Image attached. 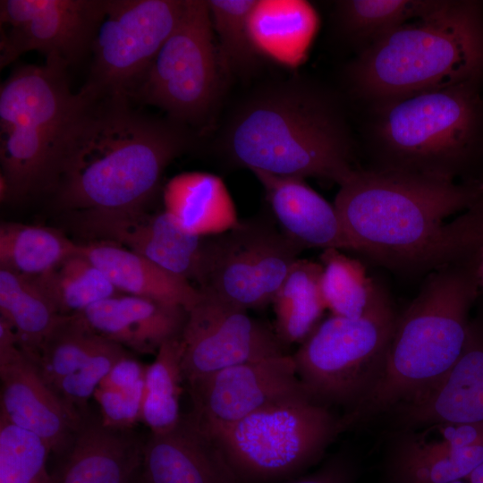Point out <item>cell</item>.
<instances>
[{
	"label": "cell",
	"mask_w": 483,
	"mask_h": 483,
	"mask_svg": "<svg viewBox=\"0 0 483 483\" xmlns=\"http://www.w3.org/2000/svg\"><path fill=\"white\" fill-rule=\"evenodd\" d=\"M334 206L354 252L398 273L428 274L483 248V178L356 168Z\"/></svg>",
	"instance_id": "obj_1"
},
{
	"label": "cell",
	"mask_w": 483,
	"mask_h": 483,
	"mask_svg": "<svg viewBox=\"0 0 483 483\" xmlns=\"http://www.w3.org/2000/svg\"><path fill=\"white\" fill-rule=\"evenodd\" d=\"M125 94L81 88L57 140L52 205L62 212L143 207L191 145L187 126L148 114Z\"/></svg>",
	"instance_id": "obj_2"
},
{
	"label": "cell",
	"mask_w": 483,
	"mask_h": 483,
	"mask_svg": "<svg viewBox=\"0 0 483 483\" xmlns=\"http://www.w3.org/2000/svg\"><path fill=\"white\" fill-rule=\"evenodd\" d=\"M218 147L229 162L250 171L339 186L356 169L342 106L327 89L301 78L251 92L231 114Z\"/></svg>",
	"instance_id": "obj_3"
},
{
	"label": "cell",
	"mask_w": 483,
	"mask_h": 483,
	"mask_svg": "<svg viewBox=\"0 0 483 483\" xmlns=\"http://www.w3.org/2000/svg\"><path fill=\"white\" fill-rule=\"evenodd\" d=\"M373 106L483 77V2L441 0L432 13L359 52L344 71Z\"/></svg>",
	"instance_id": "obj_4"
},
{
	"label": "cell",
	"mask_w": 483,
	"mask_h": 483,
	"mask_svg": "<svg viewBox=\"0 0 483 483\" xmlns=\"http://www.w3.org/2000/svg\"><path fill=\"white\" fill-rule=\"evenodd\" d=\"M480 250L427 275L416 297L397 316L378 383L347 421L418 397L453 368L480 295Z\"/></svg>",
	"instance_id": "obj_5"
},
{
	"label": "cell",
	"mask_w": 483,
	"mask_h": 483,
	"mask_svg": "<svg viewBox=\"0 0 483 483\" xmlns=\"http://www.w3.org/2000/svg\"><path fill=\"white\" fill-rule=\"evenodd\" d=\"M478 81L373 106L370 168L457 181L481 153L483 102Z\"/></svg>",
	"instance_id": "obj_6"
},
{
	"label": "cell",
	"mask_w": 483,
	"mask_h": 483,
	"mask_svg": "<svg viewBox=\"0 0 483 483\" xmlns=\"http://www.w3.org/2000/svg\"><path fill=\"white\" fill-rule=\"evenodd\" d=\"M64 64H22L0 88V175L8 201L48 196L60 133L74 106Z\"/></svg>",
	"instance_id": "obj_7"
},
{
	"label": "cell",
	"mask_w": 483,
	"mask_h": 483,
	"mask_svg": "<svg viewBox=\"0 0 483 483\" xmlns=\"http://www.w3.org/2000/svg\"><path fill=\"white\" fill-rule=\"evenodd\" d=\"M343 427L327 406L303 392L203 436L236 483H275L317 462Z\"/></svg>",
	"instance_id": "obj_8"
},
{
	"label": "cell",
	"mask_w": 483,
	"mask_h": 483,
	"mask_svg": "<svg viewBox=\"0 0 483 483\" xmlns=\"http://www.w3.org/2000/svg\"><path fill=\"white\" fill-rule=\"evenodd\" d=\"M396 318L380 284L361 317L332 315L320 322L292 355L309 394L327 407L346 405L355 411L382 376Z\"/></svg>",
	"instance_id": "obj_9"
},
{
	"label": "cell",
	"mask_w": 483,
	"mask_h": 483,
	"mask_svg": "<svg viewBox=\"0 0 483 483\" xmlns=\"http://www.w3.org/2000/svg\"><path fill=\"white\" fill-rule=\"evenodd\" d=\"M223 75L208 2L185 0L177 26L130 98L184 126L198 125L216 106Z\"/></svg>",
	"instance_id": "obj_10"
},
{
	"label": "cell",
	"mask_w": 483,
	"mask_h": 483,
	"mask_svg": "<svg viewBox=\"0 0 483 483\" xmlns=\"http://www.w3.org/2000/svg\"><path fill=\"white\" fill-rule=\"evenodd\" d=\"M302 248L262 219L210 236L198 289L245 309L273 299Z\"/></svg>",
	"instance_id": "obj_11"
},
{
	"label": "cell",
	"mask_w": 483,
	"mask_h": 483,
	"mask_svg": "<svg viewBox=\"0 0 483 483\" xmlns=\"http://www.w3.org/2000/svg\"><path fill=\"white\" fill-rule=\"evenodd\" d=\"M185 0H106L83 88L130 97L177 26Z\"/></svg>",
	"instance_id": "obj_12"
},
{
	"label": "cell",
	"mask_w": 483,
	"mask_h": 483,
	"mask_svg": "<svg viewBox=\"0 0 483 483\" xmlns=\"http://www.w3.org/2000/svg\"><path fill=\"white\" fill-rule=\"evenodd\" d=\"M106 0H1L0 67L29 51L67 68L90 53Z\"/></svg>",
	"instance_id": "obj_13"
},
{
	"label": "cell",
	"mask_w": 483,
	"mask_h": 483,
	"mask_svg": "<svg viewBox=\"0 0 483 483\" xmlns=\"http://www.w3.org/2000/svg\"><path fill=\"white\" fill-rule=\"evenodd\" d=\"M199 292L182 335V369L187 386L233 365L286 354V345L275 330L247 309Z\"/></svg>",
	"instance_id": "obj_14"
},
{
	"label": "cell",
	"mask_w": 483,
	"mask_h": 483,
	"mask_svg": "<svg viewBox=\"0 0 483 483\" xmlns=\"http://www.w3.org/2000/svg\"><path fill=\"white\" fill-rule=\"evenodd\" d=\"M69 225L88 242H108L139 254L190 283L199 284L208 237L186 232L165 210L88 209L66 213Z\"/></svg>",
	"instance_id": "obj_15"
},
{
	"label": "cell",
	"mask_w": 483,
	"mask_h": 483,
	"mask_svg": "<svg viewBox=\"0 0 483 483\" xmlns=\"http://www.w3.org/2000/svg\"><path fill=\"white\" fill-rule=\"evenodd\" d=\"M192 411L185 419L206 436L268 405L307 392L292 355L233 365L188 386Z\"/></svg>",
	"instance_id": "obj_16"
},
{
	"label": "cell",
	"mask_w": 483,
	"mask_h": 483,
	"mask_svg": "<svg viewBox=\"0 0 483 483\" xmlns=\"http://www.w3.org/2000/svg\"><path fill=\"white\" fill-rule=\"evenodd\" d=\"M479 305L453 368L436 386L399 405L408 426L483 425V300Z\"/></svg>",
	"instance_id": "obj_17"
},
{
	"label": "cell",
	"mask_w": 483,
	"mask_h": 483,
	"mask_svg": "<svg viewBox=\"0 0 483 483\" xmlns=\"http://www.w3.org/2000/svg\"><path fill=\"white\" fill-rule=\"evenodd\" d=\"M0 417L38 436L51 452L72 445L83 419L46 384L21 349L0 361Z\"/></svg>",
	"instance_id": "obj_18"
},
{
	"label": "cell",
	"mask_w": 483,
	"mask_h": 483,
	"mask_svg": "<svg viewBox=\"0 0 483 483\" xmlns=\"http://www.w3.org/2000/svg\"><path fill=\"white\" fill-rule=\"evenodd\" d=\"M80 314L101 336L140 353H157L163 343L182 336L188 310L180 305L120 293Z\"/></svg>",
	"instance_id": "obj_19"
},
{
	"label": "cell",
	"mask_w": 483,
	"mask_h": 483,
	"mask_svg": "<svg viewBox=\"0 0 483 483\" xmlns=\"http://www.w3.org/2000/svg\"><path fill=\"white\" fill-rule=\"evenodd\" d=\"M265 190L282 232L302 249L354 251L334 204L302 178L251 171Z\"/></svg>",
	"instance_id": "obj_20"
},
{
	"label": "cell",
	"mask_w": 483,
	"mask_h": 483,
	"mask_svg": "<svg viewBox=\"0 0 483 483\" xmlns=\"http://www.w3.org/2000/svg\"><path fill=\"white\" fill-rule=\"evenodd\" d=\"M141 474L147 483H236L212 442L185 419L144 444Z\"/></svg>",
	"instance_id": "obj_21"
},
{
	"label": "cell",
	"mask_w": 483,
	"mask_h": 483,
	"mask_svg": "<svg viewBox=\"0 0 483 483\" xmlns=\"http://www.w3.org/2000/svg\"><path fill=\"white\" fill-rule=\"evenodd\" d=\"M55 483H134L144 444L130 430L83 419Z\"/></svg>",
	"instance_id": "obj_22"
},
{
	"label": "cell",
	"mask_w": 483,
	"mask_h": 483,
	"mask_svg": "<svg viewBox=\"0 0 483 483\" xmlns=\"http://www.w3.org/2000/svg\"><path fill=\"white\" fill-rule=\"evenodd\" d=\"M79 252L120 292L180 305L187 310L200 297L198 287L186 279L119 244L87 242L79 243Z\"/></svg>",
	"instance_id": "obj_23"
},
{
	"label": "cell",
	"mask_w": 483,
	"mask_h": 483,
	"mask_svg": "<svg viewBox=\"0 0 483 483\" xmlns=\"http://www.w3.org/2000/svg\"><path fill=\"white\" fill-rule=\"evenodd\" d=\"M165 211L186 232L203 237L224 233L240 221L233 200L218 176L203 172L177 174L163 191Z\"/></svg>",
	"instance_id": "obj_24"
},
{
	"label": "cell",
	"mask_w": 483,
	"mask_h": 483,
	"mask_svg": "<svg viewBox=\"0 0 483 483\" xmlns=\"http://www.w3.org/2000/svg\"><path fill=\"white\" fill-rule=\"evenodd\" d=\"M0 317L22 352L37 365L41 345L62 317L31 277L0 268Z\"/></svg>",
	"instance_id": "obj_25"
},
{
	"label": "cell",
	"mask_w": 483,
	"mask_h": 483,
	"mask_svg": "<svg viewBox=\"0 0 483 483\" xmlns=\"http://www.w3.org/2000/svg\"><path fill=\"white\" fill-rule=\"evenodd\" d=\"M322 265L298 258L274 299L275 332L284 345L302 343L326 309L321 289Z\"/></svg>",
	"instance_id": "obj_26"
},
{
	"label": "cell",
	"mask_w": 483,
	"mask_h": 483,
	"mask_svg": "<svg viewBox=\"0 0 483 483\" xmlns=\"http://www.w3.org/2000/svg\"><path fill=\"white\" fill-rule=\"evenodd\" d=\"M441 0H341L334 18L339 32L360 51L394 30L425 17Z\"/></svg>",
	"instance_id": "obj_27"
},
{
	"label": "cell",
	"mask_w": 483,
	"mask_h": 483,
	"mask_svg": "<svg viewBox=\"0 0 483 483\" xmlns=\"http://www.w3.org/2000/svg\"><path fill=\"white\" fill-rule=\"evenodd\" d=\"M396 444L394 465L403 483H449L466 478L483 462V445L457 449L441 440L425 441L411 436Z\"/></svg>",
	"instance_id": "obj_28"
},
{
	"label": "cell",
	"mask_w": 483,
	"mask_h": 483,
	"mask_svg": "<svg viewBox=\"0 0 483 483\" xmlns=\"http://www.w3.org/2000/svg\"><path fill=\"white\" fill-rule=\"evenodd\" d=\"M79 243L62 231L21 223L0 225V268L25 276L40 275L77 253Z\"/></svg>",
	"instance_id": "obj_29"
},
{
	"label": "cell",
	"mask_w": 483,
	"mask_h": 483,
	"mask_svg": "<svg viewBox=\"0 0 483 483\" xmlns=\"http://www.w3.org/2000/svg\"><path fill=\"white\" fill-rule=\"evenodd\" d=\"M31 278L62 316L80 313L98 301L121 293L79 250L49 271Z\"/></svg>",
	"instance_id": "obj_30"
},
{
	"label": "cell",
	"mask_w": 483,
	"mask_h": 483,
	"mask_svg": "<svg viewBox=\"0 0 483 483\" xmlns=\"http://www.w3.org/2000/svg\"><path fill=\"white\" fill-rule=\"evenodd\" d=\"M182 336L163 343L147 366L141 421L152 434L173 430L182 419L180 396L184 381Z\"/></svg>",
	"instance_id": "obj_31"
},
{
	"label": "cell",
	"mask_w": 483,
	"mask_h": 483,
	"mask_svg": "<svg viewBox=\"0 0 483 483\" xmlns=\"http://www.w3.org/2000/svg\"><path fill=\"white\" fill-rule=\"evenodd\" d=\"M220 64L225 75L251 71L258 58L252 32L257 0H208Z\"/></svg>",
	"instance_id": "obj_32"
},
{
	"label": "cell",
	"mask_w": 483,
	"mask_h": 483,
	"mask_svg": "<svg viewBox=\"0 0 483 483\" xmlns=\"http://www.w3.org/2000/svg\"><path fill=\"white\" fill-rule=\"evenodd\" d=\"M320 289L326 309L333 315L357 318L376 298L380 284L368 275L365 266L336 249L320 255Z\"/></svg>",
	"instance_id": "obj_33"
},
{
	"label": "cell",
	"mask_w": 483,
	"mask_h": 483,
	"mask_svg": "<svg viewBox=\"0 0 483 483\" xmlns=\"http://www.w3.org/2000/svg\"><path fill=\"white\" fill-rule=\"evenodd\" d=\"M106 340L80 313L62 316L45 338L36 366L53 390L62 378L79 369Z\"/></svg>",
	"instance_id": "obj_34"
},
{
	"label": "cell",
	"mask_w": 483,
	"mask_h": 483,
	"mask_svg": "<svg viewBox=\"0 0 483 483\" xmlns=\"http://www.w3.org/2000/svg\"><path fill=\"white\" fill-rule=\"evenodd\" d=\"M50 452L38 436L0 417V483H55L47 470Z\"/></svg>",
	"instance_id": "obj_35"
},
{
	"label": "cell",
	"mask_w": 483,
	"mask_h": 483,
	"mask_svg": "<svg viewBox=\"0 0 483 483\" xmlns=\"http://www.w3.org/2000/svg\"><path fill=\"white\" fill-rule=\"evenodd\" d=\"M126 354L123 346L106 339L79 369L62 378L53 391L71 411L84 419L89 397L94 395L114 364Z\"/></svg>",
	"instance_id": "obj_36"
},
{
	"label": "cell",
	"mask_w": 483,
	"mask_h": 483,
	"mask_svg": "<svg viewBox=\"0 0 483 483\" xmlns=\"http://www.w3.org/2000/svg\"><path fill=\"white\" fill-rule=\"evenodd\" d=\"M145 379L127 390L98 386L94 397L99 404L102 424L111 429L130 430L141 421Z\"/></svg>",
	"instance_id": "obj_37"
},
{
	"label": "cell",
	"mask_w": 483,
	"mask_h": 483,
	"mask_svg": "<svg viewBox=\"0 0 483 483\" xmlns=\"http://www.w3.org/2000/svg\"><path fill=\"white\" fill-rule=\"evenodd\" d=\"M147 366L129 353L118 360L98 386L115 390H127L145 379Z\"/></svg>",
	"instance_id": "obj_38"
},
{
	"label": "cell",
	"mask_w": 483,
	"mask_h": 483,
	"mask_svg": "<svg viewBox=\"0 0 483 483\" xmlns=\"http://www.w3.org/2000/svg\"><path fill=\"white\" fill-rule=\"evenodd\" d=\"M439 428L441 441L453 448L483 445V425L481 424H443Z\"/></svg>",
	"instance_id": "obj_39"
},
{
	"label": "cell",
	"mask_w": 483,
	"mask_h": 483,
	"mask_svg": "<svg viewBox=\"0 0 483 483\" xmlns=\"http://www.w3.org/2000/svg\"><path fill=\"white\" fill-rule=\"evenodd\" d=\"M352 470L349 462L337 457L328 462L315 473L292 479L285 483H351Z\"/></svg>",
	"instance_id": "obj_40"
},
{
	"label": "cell",
	"mask_w": 483,
	"mask_h": 483,
	"mask_svg": "<svg viewBox=\"0 0 483 483\" xmlns=\"http://www.w3.org/2000/svg\"><path fill=\"white\" fill-rule=\"evenodd\" d=\"M466 478L470 483H483V462L474 468Z\"/></svg>",
	"instance_id": "obj_41"
},
{
	"label": "cell",
	"mask_w": 483,
	"mask_h": 483,
	"mask_svg": "<svg viewBox=\"0 0 483 483\" xmlns=\"http://www.w3.org/2000/svg\"><path fill=\"white\" fill-rule=\"evenodd\" d=\"M479 272L480 287H481V290H483V248L480 250Z\"/></svg>",
	"instance_id": "obj_42"
},
{
	"label": "cell",
	"mask_w": 483,
	"mask_h": 483,
	"mask_svg": "<svg viewBox=\"0 0 483 483\" xmlns=\"http://www.w3.org/2000/svg\"><path fill=\"white\" fill-rule=\"evenodd\" d=\"M134 483H147V482H146L145 479H143L142 474H140V475L137 478V479L135 480Z\"/></svg>",
	"instance_id": "obj_43"
},
{
	"label": "cell",
	"mask_w": 483,
	"mask_h": 483,
	"mask_svg": "<svg viewBox=\"0 0 483 483\" xmlns=\"http://www.w3.org/2000/svg\"><path fill=\"white\" fill-rule=\"evenodd\" d=\"M449 483H464V482H462V480L458 479V480H454V481H452V482H449Z\"/></svg>",
	"instance_id": "obj_44"
}]
</instances>
